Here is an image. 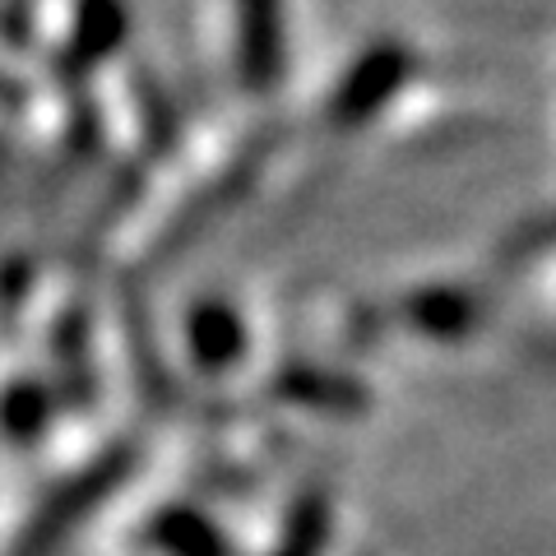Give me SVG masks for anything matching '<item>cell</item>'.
Returning a JSON list of instances; mask_svg holds the SVG:
<instances>
[{
    "label": "cell",
    "instance_id": "cell-1",
    "mask_svg": "<svg viewBox=\"0 0 556 556\" xmlns=\"http://www.w3.org/2000/svg\"><path fill=\"white\" fill-rule=\"evenodd\" d=\"M241 24V75L251 89H269L283 65V14L278 0H237Z\"/></svg>",
    "mask_w": 556,
    "mask_h": 556
},
{
    "label": "cell",
    "instance_id": "cell-2",
    "mask_svg": "<svg viewBox=\"0 0 556 556\" xmlns=\"http://www.w3.org/2000/svg\"><path fill=\"white\" fill-rule=\"evenodd\" d=\"M121 38H126V10H121V0H84L79 20H75V38H70L61 56V70L65 75L93 70L102 56H112Z\"/></svg>",
    "mask_w": 556,
    "mask_h": 556
},
{
    "label": "cell",
    "instance_id": "cell-3",
    "mask_svg": "<svg viewBox=\"0 0 556 556\" xmlns=\"http://www.w3.org/2000/svg\"><path fill=\"white\" fill-rule=\"evenodd\" d=\"M399 75H404V51H399V47H376L371 56H362V65L353 70V75H348L343 93H339V102H334L339 121H362V116H371V108L394 89Z\"/></svg>",
    "mask_w": 556,
    "mask_h": 556
},
{
    "label": "cell",
    "instance_id": "cell-4",
    "mask_svg": "<svg viewBox=\"0 0 556 556\" xmlns=\"http://www.w3.org/2000/svg\"><path fill=\"white\" fill-rule=\"evenodd\" d=\"M190 343H195V357L208 367H228L241 353V325L232 320V311L223 306H200L190 316Z\"/></svg>",
    "mask_w": 556,
    "mask_h": 556
},
{
    "label": "cell",
    "instance_id": "cell-5",
    "mask_svg": "<svg viewBox=\"0 0 556 556\" xmlns=\"http://www.w3.org/2000/svg\"><path fill=\"white\" fill-rule=\"evenodd\" d=\"M153 538L172 556H228V543L195 515H163V525L153 529Z\"/></svg>",
    "mask_w": 556,
    "mask_h": 556
},
{
    "label": "cell",
    "instance_id": "cell-6",
    "mask_svg": "<svg viewBox=\"0 0 556 556\" xmlns=\"http://www.w3.org/2000/svg\"><path fill=\"white\" fill-rule=\"evenodd\" d=\"M42 417H47V399L42 394H33V390H24V394H14L10 399V427L20 431H33V427H42Z\"/></svg>",
    "mask_w": 556,
    "mask_h": 556
}]
</instances>
